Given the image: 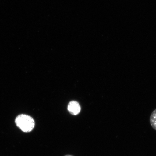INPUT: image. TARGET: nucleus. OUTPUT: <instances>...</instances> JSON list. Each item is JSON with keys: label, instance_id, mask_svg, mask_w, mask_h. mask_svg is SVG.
Masks as SVG:
<instances>
[{"label": "nucleus", "instance_id": "obj_1", "mask_svg": "<svg viewBox=\"0 0 156 156\" xmlns=\"http://www.w3.org/2000/svg\"><path fill=\"white\" fill-rule=\"evenodd\" d=\"M15 122L17 126L24 132L32 131L35 126L34 119L27 115H19L16 118Z\"/></svg>", "mask_w": 156, "mask_h": 156}, {"label": "nucleus", "instance_id": "obj_2", "mask_svg": "<svg viewBox=\"0 0 156 156\" xmlns=\"http://www.w3.org/2000/svg\"><path fill=\"white\" fill-rule=\"evenodd\" d=\"M68 110L70 114L76 115L80 112L81 107L76 101H72L68 104Z\"/></svg>", "mask_w": 156, "mask_h": 156}, {"label": "nucleus", "instance_id": "obj_3", "mask_svg": "<svg viewBox=\"0 0 156 156\" xmlns=\"http://www.w3.org/2000/svg\"><path fill=\"white\" fill-rule=\"evenodd\" d=\"M150 122L152 127L156 130V109L152 112L150 116Z\"/></svg>", "mask_w": 156, "mask_h": 156}, {"label": "nucleus", "instance_id": "obj_4", "mask_svg": "<svg viewBox=\"0 0 156 156\" xmlns=\"http://www.w3.org/2000/svg\"><path fill=\"white\" fill-rule=\"evenodd\" d=\"M65 156H73L71 155H65Z\"/></svg>", "mask_w": 156, "mask_h": 156}]
</instances>
